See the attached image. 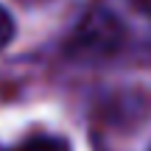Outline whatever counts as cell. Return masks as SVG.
<instances>
[{"label": "cell", "instance_id": "cell-1", "mask_svg": "<svg viewBox=\"0 0 151 151\" xmlns=\"http://www.w3.org/2000/svg\"><path fill=\"white\" fill-rule=\"evenodd\" d=\"M137 48L132 25L112 0H98L78 20L67 39V56L78 62H112Z\"/></svg>", "mask_w": 151, "mask_h": 151}, {"label": "cell", "instance_id": "cell-2", "mask_svg": "<svg viewBox=\"0 0 151 151\" xmlns=\"http://www.w3.org/2000/svg\"><path fill=\"white\" fill-rule=\"evenodd\" d=\"M17 151H70V143L62 137H50V134H37L31 140H25Z\"/></svg>", "mask_w": 151, "mask_h": 151}, {"label": "cell", "instance_id": "cell-3", "mask_svg": "<svg viewBox=\"0 0 151 151\" xmlns=\"http://www.w3.org/2000/svg\"><path fill=\"white\" fill-rule=\"evenodd\" d=\"M14 31H17V25H14V17L9 14V11L0 6V50L6 48V45L14 39Z\"/></svg>", "mask_w": 151, "mask_h": 151}, {"label": "cell", "instance_id": "cell-4", "mask_svg": "<svg viewBox=\"0 0 151 151\" xmlns=\"http://www.w3.org/2000/svg\"><path fill=\"white\" fill-rule=\"evenodd\" d=\"M148 151H151V148H148Z\"/></svg>", "mask_w": 151, "mask_h": 151}]
</instances>
